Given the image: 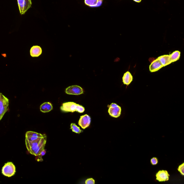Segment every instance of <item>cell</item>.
Returning a JSON list of instances; mask_svg holds the SVG:
<instances>
[{
  "label": "cell",
  "mask_w": 184,
  "mask_h": 184,
  "mask_svg": "<svg viewBox=\"0 0 184 184\" xmlns=\"http://www.w3.org/2000/svg\"><path fill=\"white\" fill-rule=\"evenodd\" d=\"M99 0H85V3L86 5L90 7H96Z\"/></svg>",
  "instance_id": "16"
},
{
  "label": "cell",
  "mask_w": 184,
  "mask_h": 184,
  "mask_svg": "<svg viewBox=\"0 0 184 184\" xmlns=\"http://www.w3.org/2000/svg\"><path fill=\"white\" fill-rule=\"evenodd\" d=\"M62 111L65 112H77L82 113L85 111V108L81 105L73 102L64 103L60 107Z\"/></svg>",
  "instance_id": "2"
},
{
  "label": "cell",
  "mask_w": 184,
  "mask_h": 184,
  "mask_svg": "<svg viewBox=\"0 0 184 184\" xmlns=\"http://www.w3.org/2000/svg\"><path fill=\"white\" fill-rule=\"evenodd\" d=\"M95 183V180L93 178H89L86 180V184H94Z\"/></svg>",
  "instance_id": "22"
},
{
  "label": "cell",
  "mask_w": 184,
  "mask_h": 184,
  "mask_svg": "<svg viewBox=\"0 0 184 184\" xmlns=\"http://www.w3.org/2000/svg\"><path fill=\"white\" fill-rule=\"evenodd\" d=\"M133 1L137 3H140L141 1V0H133Z\"/></svg>",
  "instance_id": "24"
},
{
  "label": "cell",
  "mask_w": 184,
  "mask_h": 184,
  "mask_svg": "<svg viewBox=\"0 0 184 184\" xmlns=\"http://www.w3.org/2000/svg\"><path fill=\"white\" fill-rule=\"evenodd\" d=\"M53 109L52 104L50 102H45L42 104L40 107V110L43 113H47Z\"/></svg>",
  "instance_id": "14"
},
{
  "label": "cell",
  "mask_w": 184,
  "mask_h": 184,
  "mask_svg": "<svg viewBox=\"0 0 184 184\" xmlns=\"http://www.w3.org/2000/svg\"><path fill=\"white\" fill-rule=\"evenodd\" d=\"M71 129L73 132H75L76 133H80L83 132V131L81 130L79 127L76 125L75 124L72 123L71 124Z\"/></svg>",
  "instance_id": "17"
},
{
  "label": "cell",
  "mask_w": 184,
  "mask_h": 184,
  "mask_svg": "<svg viewBox=\"0 0 184 184\" xmlns=\"http://www.w3.org/2000/svg\"><path fill=\"white\" fill-rule=\"evenodd\" d=\"M103 1V0H99L97 5L96 7H100L101 5V4H102Z\"/></svg>",
  "instance_id": "23"
},
{
  "label": "cell",
  "mask_w": 184,
  "mask_h": 184,
  "mask_svg": "<svg viewBox=\"0 0 184 184\" xmlns=\"http://www.w3.org/2000/svg\"><path fill=\"white\" fill-rule=\"evenodd\" d=\"M121 107L114 103L110 104L108 111L110 116L115 118L119 117L121 115Z\"/></svg>",
  "instance_id": "5"
},
{
  "label": "cell",
  "mask_w": 184,
  "mask_h": 184,
  "mask_svg": "<svg viewBox=\"0 0 184 184\" xmlns=\"http://www.w3.org/2000/svg\"><path fill=\"white\" fill-rule=\"evenodd\" d=\"M151 163L152 165H157L158 163V160L157 157H153L151 160Z\"/></svg>",
  "instance_id": "21"
},
{
  "label": "cell",
  "mask_w": 184,
  "mask_h": 184,
  "mask_svg": "<svg viewBox=\"0 0 184 184\" xmlns=\"http://www.w3.org/2000/svg\"><path fill=\"white\" fill-rule=\"evenodd\" d=\"M91 121V118L88 115H84L81 116L79 121V124L82 129H85L89 126Z\"/></svg>",
  "instance_id": "8"
},
{
  "label": "cell",
  "mask_w": 184,
  "mask_h": 184,
  "mask_svg": "<svg viewBox=\"0 0 184 184\" xmlns=\"http://www.w3.org/2000/svg\"><path fill=\"white\" fill-rule=\"evenodd\" d=\"M170 175L167 171H160L156 174V180L160 182H165L169 180Z\"/></svg>",
  "instance_id": "9"
},
{
  "label": "cell",
  "mask_w": 184,
  "mask_h": 184,
  "mask_svg": "<svg viewBox=\"0 0 184 184\" xmlns=\"http://www.w3.org/2000/svg\"><path fill=\"white\" fill-rule=\"evenodd\" d=\"M9 99L0 93V121L8 110Z\"/></svg>",
  "instance_id": "3"
},
{
  "label": "cell",
  "mask_w": 184,
  "mask_h": 184,
  "mask_svg": "<svg viewBox=\"0 0 184 184\" xmlns=\"http://www.w3.org/2000/svg\"><path fill=\"white\" fill-rule=\"evenodd\" d=\"M123 83L128 86L133 80V76L129 71L126 72L122 78Z\"/></svg>",
  "instance_id": "13"
},
{
  "label": "cell",
  "mask_w": 184,
  "mask_h": 184,
  "mask_svg": "<svg viewBox=\"0 0 184 184\" xmlns=\"http://www.w3.org/2000/svg\"><path fill=\"white\" fill-rule=\"evenodd\" d=\"M42 49L40 46H34L31 48L30 55L32 57H38L42 54Z\"/></svg>",
  "instance_id": "12"
},
{
  "label": "cell",
  "mask_w": 184,
  "mask_h": 184,
  "mask_svg": "<svg viewBox=\"0 0 184 184\" xmlns=\"http://www.w3.org/2000/svg\"><path fill=\"white\" fill-rule=\"evenodd\" d=\"M31 0H25L24 9H23V14L26 13L27 11L32 6Z\"/></svg>",
  "instance_id": "18"
},
{
  "label": "cell",
  "mask_w": 184,
  "mask_h": 184,
  "mask_svg": "<svg viewBox=\"0 0 184 184\" xmlns=\"http://www.w3.org/2000/svg\"><path fill=\"white\" fill-rule=\"evenodd\" d=\"M47 140L46 135L43 138H40L35 141L29 142L25 141L26 145L28 152L32 155L38 156L45 150Z\"/></svg>",
  "instance_id": "1"
},
{
  "label": "cell",
  "mask_w": 184,
  "mask_h": 184,
  "mask_svg": "<svg viewBox=\"0 0 184 184\" xmlns=\"http://www.w3.org/2000/svg\"><path fill=\"white\" fill-rule=\"evenodd\" d=\"M15 166L12 162H8L2 168V174L6 177H12L15 175Z\"/></svg>",
  "instance_id": "4"
},
{
  "label": "cell",
  "mask_w": 184,
  "mask_h": 184,
  "mask_svg": "<svg viewBox=\"0 0 184 184\" xmlns=\"http://www.w3.org/2000/svg\"><path fill=\"white\" fill-rule=\"evenodd\" d=\"M65 93L69 95H79L83 94V89L79 86H72L68 87L65 90Z\"/></svg>",
  "instance_id": "6"
},
{
  "label": "cell",
  "mask_w": 184,
  "mask_h": 184,
  "mask_svg": "<svg viewBox=\"0 0 184 184\" xmlns=\"http://www.w3.org/2000/svg\"><path fill=\"white\" fill-rule=\"evenodd\" d=\"M170 57L171 62H175L180 59V52L178 51H176L169 54Z\"/></svg>",
  "instance_id": "15"
},
{
  "label": "cell",
  "mask_w": 184,
  "mask_h": 184,
  "mask_svg": "<svg viewBox=\"0 0 184 184\" xmlns=\"http://www.w3.org/2000/svg\"><path fill=\"white\" fill-rule=\"evenodd\" d=\"M157 59L160 61L163 67L169 65L172 63L169 55L160 56L157 58Z\"/></svg>",
  "instance_id": "11"
},
{
  "label": "cell",
  "mask_w": 184,
  "mask_h": 184,
  "mask_svg": "<svg viewBox=\"0 0 184 184\" xmlns=\"http://www.w3.org/2000/svg\"><path fill=\"white\" fill-rule=\"evenodd\" d=\"M45 135H42L36 132L28 131L26 133L25 141L32 142L38 140L39 138H43Z\"/></svg>",
  "instance_id": "7"
},
{
  "label": "cell",
  "mask_w": 184,
  "mask_h": 184,
  "mask_svg": "<svg viewBox=\"0 0 184 184\" xmlns=\"http://www.w3.org/2000/svg\"><path fill=\"white\" fill-rule=\"evenodd\" d=\"M163 66L158 59H155L152 62L149 66L150 71L151 72H155L163 68Z\"/></svg>",
  "instance_id": "10"
},
{
  "label": "cell",
  "mask_w": 184,
  "mask_h": 184,
  "mask_svg": "<svg viewBox=\"0 0 184 184\" xmlns=\"http://www.w3.org/2000/svg\"><path fill=\"white\" fill-rule=\"evenodd\" d=\"M18 2L20 14L23 15L25 0H18Z\"/></svg>",
  "instance_id": "19"
},
{
  "label": "cell",
  "mask_w": 184,
  "mask_h": 184,
  "mask_svg": "<svg viewBox=\"0 0 184 184\" xmlns=\"http://www.w3.org/2000/svg\"><path fill=\"white\" fill-rule=\"evenodd\" d=\"M178 171L180 173L181 175L183 176L184 175V163L182 164L179 166L178 168Z\"/></svg>",
  "instance_id": "20"
}]
</instances>
